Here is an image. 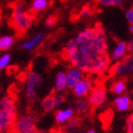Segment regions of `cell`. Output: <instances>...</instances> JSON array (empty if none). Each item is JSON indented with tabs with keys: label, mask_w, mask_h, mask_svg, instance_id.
I'll return each mask as SVG.
<instances>
[{
	"label": "cell",
	"mask_w": 133,
	"mask_h": 133,
	"mask_svg": "<svg viewBox=\"0 0 133 133\" xmlns=\"http://www.w3.org/2000/svg\"><path fill=\"white\" fill-rule=\"evenodd\" d=\"M108 40L100 25L88 27L69 39L64 49L66 59L85 73L102 75L110 68Z\"/></svg>",
	"instance_id": "1"
},
{
	"label": "cell",
	"mask_w": 133,
	"mask_h": 133,
	"mask_svg": "<svg viewBox=\"0 0 133 133\" xmlns=\"http://www.w3.org/2000/svg\"><path fill=\"white\" fill-rule=\"evenodd\" d=\"M33 21V15L26 10L24 4L19 3L14 6L11 14V24L15 30L20 32H25L31 29Z\"/></svg>",
	"instance_id": "2"
},
{
	"label": "cell",
	"mask_w": 133,
	"mask_h": 133,
	"mask_svg": "<svg viewBox=\"0 0 133 133\" xmlns=\"http://www.w3.org/2000/svg\"><path fill=\"white\" fill-rule=\"evenodd\" d=\"M109 72L114 77L127 78L133 75V54L125 56L122 60L115 62L109 68Z\"/></svg>",
	"instance_id": "3"
},
{
	"label": "cell",
	"mask_w": 133,
	"mask_h": 133,
	"mask_svg": "<svg viewBox=\"0 0 133 133\" xmlns=\"http://www.w3.org/2000/svg\"><path fill=\"white\" fill-rule=\"evenodd\" d=\"M43 82V78L39 73L34 71L29 72L26 79V95L30 101H33L36 98L37 89Z\"/></svg>",
	"instance_id": "4"
},
{
	"label": "cell",
	"mask_w": 133,
	"mask_h": 133,
	"mask_svg": "<svg viewBox=\"0 0 133 133\" xmlns=\"http://www.w3.org/2000/svg\"><path fill=\"white\" fill-rule=\"evenodd\" d=\"M15 128L18 133H36L35 118L31 114H25L15 120Z\"/></svg>",
	"instance_id": "5"
},
{
	"label": "cell",
	"mask_w": 133,
	"mask_h": 133,
	"mask_svg": "<svg viewBox=\"0 0 133 133\" xmlns=\"http://www.w3.org/2000/svg\"><path fill=\"white\" fill-rule=\"evenodd\" d=\"M88 100L91 108H99L103 105L108 100V92L107 89L101 85L94 86L91 91L89 92Z\"/></svg>",
	"instance_id": "6"
},
{
	"label": "cell",
	"mask_w": 133,
	"mask_h": 133,
	"mask_svg": "<svg viewBox=\"0 0 133 133\" xmlns=\"http://www.w3.org/2000/svg\"><path fill=\"white\" fill-rule=\"evenodd\" d=\"M93 81L90 77L85 76L81 81H79L72 89V93L77 98H86L89 96V92L93 89Z\"/></svg>",
	"instance_id": "7"
},
{
	"label": "cell",
	"mask_w": 133,
	"mask_h": 133,
	"mask_svg": "<svg viewBox=\"0 0 133 133\" xmlns=\"http://www.w3.org/2000/svg\"><path fill=\"white\" fill-rule=\"evenodd\" d=\"M64 103L65 97L62 94H50L42 100L41 108L45 112H51Z\"/></svg>",
	"instance_id": "8"
},
{
	"label": "cell",
	"mask_w": 133,
	"mask_h": 133,
	"mask_svg": "<svg viewBox=\"0 0 133 133\" xmlns=\"http://www.w3.org/2000/svg\"><path fill=\"white\" fill-rule=\"evenodd\" d=\"M16 120V115L0 108V133L8 132Z\"/></svg>",
	"instance_id": "9"
},
{
	"label": "cell",
	"mask_w": 133,
	"mask_h": 133,
	"mask_svg": "<svg viewBox=\"0 0 133 133\" xmlns=\"http://www.w3.org/2000/svg\"><path fill=\"white\" fill-rule=\"evenodd\" d=\"M66 85L68 89H72L73 87L76 84L81 81L85 77V72L82 71L80 69L75 68V66H70L66 71Z\"/></svg>",
	"instance_id": "10"
},
{
	"label": "cell",
	"mask_w": 133,
	"mask_h": 133,
	"mask_svg": "<svg viewBox=\"0 0 133 133\" xmlns=\"http://www.w3.org/2000/svg\"><path fill=\"white\" fill-rule=\"evenodd\" d=\"M128 43L125 41H118L115 43L109 58L111 62H118L128 55Z\"/></svg>",
	"instance_id": "11"
},
{
	"label": "cell",
	"mask_w": 133,
	"mask_h": 133,
	"mask_svg": "<svg viewBox=\"0 0 133 133\" xmlns=\"http://www.w3.org/2000/svg\"><path fill=\"white\" fill-rule=\"evenodd\" d=\"M113 104L115 108L120 112H125L130 108L131 99L130 96L128 94H122L116 96L113 100Z\"/></svg>",
	"instance_id": "12"
},
{
	"label": "cell",
	"mask_w": 133,
	"mask_h": 133,
	"mask_svg": "<svg viewBox=\"0 0 133 133\" xmlns=\"http://www.w3.org/2000/svg\"><path fill=\"white\" fill-rule=\"evenodd\" d=\"M73 115H74V110L71 108H66L56 110L54 117L58 125H64L73 118Z\"/></svg>",
	"instance_id": "13"
},
{
	"label": "cell",
	"mask_w": 133,
	"mask_h": 133,
	"mask_svg": "<svg viewBox=\"0 0 133 133\" xmlns=\"http://www.w3.org/2000/svg\"><path fill=\"white\" fill-rule=\"evenodd\" d=\"M44 39H45L44 33H37L33 37H31V39H29L28 41L24 42L21 45V47H22L23 50L31 51V50H33L34 49H36V48L38 47L39 45L44 41Z\"/></svg>",
	"instance_id": "14"
},
{
	"label": "cell",
	"mask_w": 133,
	"mask_h": 133,
	"mask_svg": "<svg viewBox=\"0 0 133 133\" xmlns=\"http://www.w3.org/2000/svg\"><path fill=\"white\" fill-rule=\"evenodd\" d=\"M68 88L66 85V71L59 70L55 75V82H54V89L55 91L57 92H63L65 91Z\"/></svg>",
	"instance_id": "15"
},
{
	"label": "cell",
	"mask_w": 133,
	"mask_h": 133,
	"mask_svg": "<svg viewBox=\"0 0 133 133\" xmlns=\"http://www.w3.org/2000/svg\"><path fill=\"white\" fill-rule=\"evenodd\" d=\"M90 105L88 98H77L75 101L74 108L75 111L80 115H85L90 110Z\"/></svg>",
	"instance_id": "16"
},
{
	"label": "cell",
	"mask_w": 133,
	"mask_h": 133,
	"mask_svg": "<svg viewBox=\"0 0 133 133\" xmlns=\"http://www.w3.org/2000/svg\"><path fill=\"white\" fill-rule=\"evenodd\" d=\"M0 108H2L11 114L16 115V108H15L14 101L9 96H5L0 100Z\"/></svg>",
	"instance_id": "17"
},
{
	"label": "cell",
	"mask_w": 133,
	"mask_h": 133,
	"mask_svg": "<svg viewBox=\"0 0 133 133\" xmlns=\"http://www.w3.org/2000/svg\"><path fill=\"white\" fill-rule=\"evenodd\" d=\"M110 90L112 93H114L117 96L125 94V90H127V83H125V81L124 79H121V78H119L116 81H114L110 87Z\"/></svg>",
	"instance_id": "18"
},
{
	"label": "cell",
	"mask_w": 133,
	"mask_h": 133,
	"mask_svg": "<svg viewBox=\"0 0 133 133\" xmlns=\"http://www.w3.org/2000/svg\"><path fill=\"white\" fill-rule=\"evenodd\" d=\"M49 5H50L49 0H32L31 5V10L32 12L37 14V12L47 10Z\"/></svg>",
	"instance_id": "19"
},
{
	"label": "cell",
	"mask_w": 133,
	"mask_h": 133,
	"mask_svg": "<svg viewBox=\"0 0 133 133\" xmlns=\"http://www.w3.org/2000/svg\"><path fill=\"white\" fill-rule=\"evenodd\" d=\"M14 43V36L4 35L0 37V50H8L11 48Z\"/></svg>",
	"instance_id": "20"
},
{
	"label": "cell",
	"mask_w": 133,
	"mask_h": 133,
	"mask_svg": "<svg viewBox=\"0 0 133 133\" xmlns=\"http://www.w3.org/2000/svg\"><path fill=\"white\" fill-rule=\"evenodd\" d=\"M125 0H97V4L103 8H111V7H121Z\"/></svg>",
	"instance_id": "21"
},
{
	"label": "cell",
	"mask_w": 133,
	"mask_h": 133,
	"mask_svg": "<svg viewBox=\"0 0 133 133\" xmlns=\"http://www.w3.org/2000/svg\"><path fill=\"white\" fill-rule=\"evenodd\" d=\"M11 62V54L6 53L0 57V70L6 69Z\"/></svg>",
	"instance_id": "22"
},
{
	"label": "cell",
	"mask_w": 133,
	"mask_h": 133,
	"mask_svg": "<svg viewBox=\"0 0 133 133\" xmlns=\"http://www.w3.org/2000/svg\"><path fill=\"white\" fill-rule=\"evenodd\" d=\"M125 128H127V133H133V113L128 115L127 118Z\"/></svg>",
	"instance_id": "23"
},
{
	"label": "cell",
	"mask_w": 133,
	"mask_h": 133,
	"mask_svg": "<svg viewBox=\"0 0 133 133\" xmlns=\"http://www.w3.org/2000/svg\"><path fill=\"white\" fill-rule=\"evenodd\" d=\"M125 19L128 22V24L130 25V24H133V8L128 9L127 11H125Z\"/></svg>",
	"instance_id": "24"
},
{
	"label": "cell",
	"mask_w": 133,
	"mask_h": 133,
	"mask_svg": "<svg viewBox=\"0 0 133 133\" xmlns=\"http://www.w3.org/2000/svg\"><path fill=\"white\" fill-rule=\"evenodd\" d=\"M90 14H91V9H90V7H89V6H86V7L82 8V10H81L80 12H79V14H80L81 17L89 16Z\"/></svg>",
	"instance_id": "25"
},
{
	"label": "cell",
	"mask_w": 133,
	"mask_h": 133,
	"mask_svg": "<svg viewBox=\"0 0 133 133\" xmlns=\"http://www.w3.org/2000/svg\"><path fill=\"white\" fill-rule=\"evenodd\" d=\"M66 128L69 130H73V129H77L78 128V121L77 120H69V122L66 123Z\"/></svg>",
	"instance_id": "26"
},
{
	"label": "cell",
	"mask_w": 133,
	"mask_h": 133,
	"mask_svg": "<svg viewBox=\"0 0 133 133\" xmlns=\"http://www.w3.org/2000/svg\"><path fill=\"white\" fill-rule=\"evenodd\" d=\"M55 23H56V19H55V17H53V16L48 17L47 19H46V21H45V24H46V26H48V27H51V26H53Z\"/></svg>",
	"instance_id": "27"
},
{
	"label": "cell",
	"mask_w": 133,
	"mask_h": 133,
	"mask_svg": "<svg viewBox=\"0 0 133 133\" xmlns=\"http://www.w3.org/2000/svg\"><path fill=\"white\" fill-rule=\"evenodd\" d=\"M128 51L129 54H133V36L128 42Z\"/></svg>",
	"instance_id": "28"
},
{
	"label": "cell",
	"mask_w": 133,
	"mask_h": 133,
	"mask_svg": "<svg viewBox=\"0 0 133 133\" xmlns=\"http://www.w3.org/2000/svg\"><path fill=\"white\" fill-rule=\"evenodd\" d=\"M128 31H129V32L133 35V24H130V25H129V27H128Z\"/></svg>",
	"instance_id": "29"
},
{
	"label": "cell",
	"mask_w": 133,
	"mask_h": 133,
	"mask_svg": "<svg viewBox=\"0 0 133 133\" xmlns=\"http://www.w3.org/2000/svg\"><path fill=\"white\" fill-rule=\"evenodd\" d=\"M87 133H98L97 131H95L94 129H89V130L87 131Z\"/></svg>",
	"instance_id": "30"
},
{
	"label": "cell",
	"mask_w": 133,
	"mask_h": 133,
	"mask_svg": "<svg viewBox=\"0 0 133 133\" xmlns=\"http://www.w3.org/2000/svg\"><path fill=\"white\" fill-rule=\"evenodd\" d=\"M130 108L133 110V101H131V104H130Z\"/></svg>",
	"instance_id": "31"
},
{
	"label": "cell",
	"mask_w": 133,
	"mask_h": 133,
	"mask_svg": "<svg viewBox=\"0 0 133 133\" xmlns=\"http://www.w3.org/2000/svg\"><path fill=\"white\" fill-rule=\"evenodd\" d=\"M50 133H62L61 131H52V132H50Z\"/></svg>",
	"instance_id": "32"
},
{
	"label": "cell",
	"mask_w": 133,
	"mask_h": 133,
	"mask_svg": "<svg viewBox=\"0 0 133 133\" xmlns=\"http://www.w3.org/2000/svg\"><path fill=\"white\" fill-rule=\"evenodd\" d=\"M0 91H1V87H0Z\"/></svg>",
	"instance_id": "33"
},
{
	"label": "cell",
	"mask_w": 133,
	"mask_h": 133,
	"mask_svg": "<svg viewBox=\"0 0 133 133\" xmlns=\"http://www.w3.org/2000/svg\"><path fill=\"white\" fill-rule=\"evenodd\" d=\"M132 8H133V4H132Z\"/></svg>",
	"instance_id": "34"
},
{
	"label": "cell",
	"mask_w": 133,
	"mask_h": 133,
	"mask_svg": "<svg viewBox=\"0 0 133 133\" xmlns=\"http://www.w3.org/2000/svg\"><path fill=\"white\" fill-rule=\"evenodd\" d=\"M49 1H50V0H49Z\"/></svg>",
	"instance_id": "35"
}]
</instances>
